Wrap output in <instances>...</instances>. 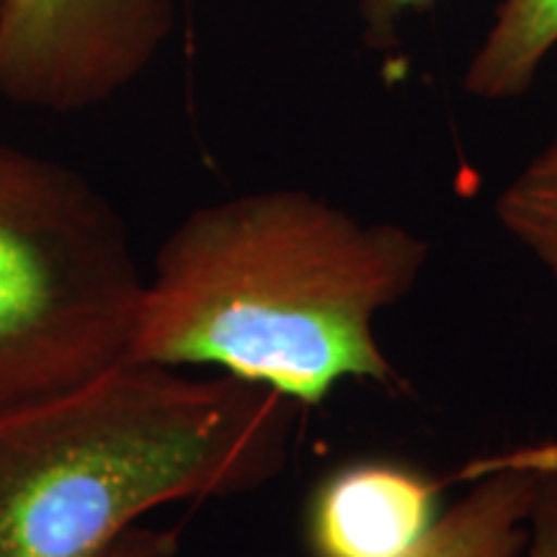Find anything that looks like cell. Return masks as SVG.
I'll list each match as a JSON object with an SVG mask.
<instances>
[{"mask_svg":"<svg viewBox=\"0 0 557 557\" xmlns=\"http://www.w3.org/2000/svg\"><path fill=\"white\" fill-rule=\"evenodd\" d=\"M429 243L302 189L194 209L145 276L129 359L214 367L308 408L344 380L395 389L374 320L406 299Z\"/></svg>","mask_w":557,"mask_h":557,"instance_id":"obj_1","label":"cell"},{"mask_svg":"<svg viewBox=\"0 0 557 557\" xmlns=\"http://www.w3.org/2000/svg\"><path fill=\"white\" fill-rule=\"evenodd\" d=\"M299 408L124 359L0 410V557H101L152 508L256 491L287 468Z\"/></svg>","mask_w":557,"mask_h":557,"instance_id":"obj_2","label":"cell"},{"mask_svg":"<svg viewBox=\"0 0 557 557\" xmlns=\"http://www.w3.org/2000/svg\"><path fill=\"white\" fill-rule=\"evenodd\" d=\"M143 289L114 205L78 171L0 143V410L129 359Z\"/></svg>","mask_w":557,"mask_h":557,"instance_id":"obj_3","label":"cell"},{"mask_svg":"<svg viewBox=\"0 0 557 557\" xmlns=\"http://www.w3.org/2000/svg\"><path fill=\"white\" fill-rule=\"evenodd\" d=\"M176 26V0H3L0 99L73 114L114 99Z\"/></svg>","mask_w":557,"mask_h":557,"instance_id":"obj_4","label":"cell"},{"mask_svg":"<svg viewBox=\"0 0 557 557\" xmlns=\"http://www.w3.org/2000/svg\"><path fill=\"white\" fill-rule=\"evenodd\" d=\"M442 483L393 459L341 465L305 508L310 557H410L442 519Z\"/></svg>","mask_w":557,"mask_h":557,"instance_id":"obj_5","label":"cell"},{"mask_svg":"<svg viewBox=\"0 0 557 557\" xmlns=\"http://www.w3.org/2000/svg\"><path fill=\"white\" fill-rule=\"evenodd\" d=\"M553 444L513 449L478 459L468 475L470 491L442 513L436 527L410 557H521L534 487Z\"/></svg>","mask_w":557,"mask_h":557,"instance_id":"obj_6","label":"cell"},{"mask_svg":"<svg viewBox=\"0 0 557 557\" xmlns=\"http://www.w3.org/2000/svg\"><path fill=\"white\" fill-rule=\"evenodd\" d=\"M557 47V0H500L462 75L480 101H513L537 81Z\"/></svg>","mask_w":557,"mask_h":557,"instance_id":"obj_7","label":"cell"},{"mask_svg":"<svg viewBox=\"0 0 557 557\" xmlns=\"http://www.w3.org/2000/svg\"><path fill=\"white\" fill-rule=\"evenodd\" d=\"M496 218L549 276H557V127L500 189Z\"/></svg>","mask_w":557,"mask_h":557,"instance_id":"obj_8","label":"cell"},{"mask_svg":"<svg viewBox=\"0 0 557 557\" xmlns=\"http://www.w3.org/2000/svg\"><path fill=\"white\" fill-rule=\"evenodd\" d=\"M527 527L529 537L521 557H557V442L537 478Z\"/></svg>","mask_w":557,"mask_h":557,"instance_id":"obj_9","label":"cell"},{"mask_svg":"<svg viewBox=\"0 0 557 557\" xmlns=\"http://www.w3.org/2000/svg\"><path fill=\"white\" fill-rule=\"evenodd\" d=\"M436 0H361L364 37L369 47L395 45L398 24L408 13H423Z\"/></svg>","mask_w":557,"mask_h":557,"instance_id":"obj_10","label":"cell"},{"mask_svg":"<svg viewBox=\"0 0 557 557\" xmlns=\"http://www.w3.org/2000/svg\"><path fill=\"white\" fill-rule=\"evenodd\" d=\"M178 553V534L165 529L132 527L101 557H173Z\"/></svg>","mask_w":557,"mask_h":557,"instance_id":"obj_11","label":"cell"},{"mask_svg":"<svg viewBox=\"0 0 557 557\" xmlns=\"http://www.w3.org/2000/svg\"><path fill=\"white\" fill-rule=\"evenodd\" d=\"M553 282H555V289H557V276H553Z\"/></svg>","mask_w":557,"mask_h":557,"instance_id":"obj_12","label":"cell"},{"mask_svg":"<svg viewBox=\"0 0 557 557\" xmlns=\"http://www.w3.org/2000/svg\"><path fill=\"white\" fill-rule=\"evenodd\" d=\"M0 5H3V0H0Z\"/></svg>","mask_w":557,"mask_h":557,"instance_id":"obj_13","label":"cell"}]
</instances>
